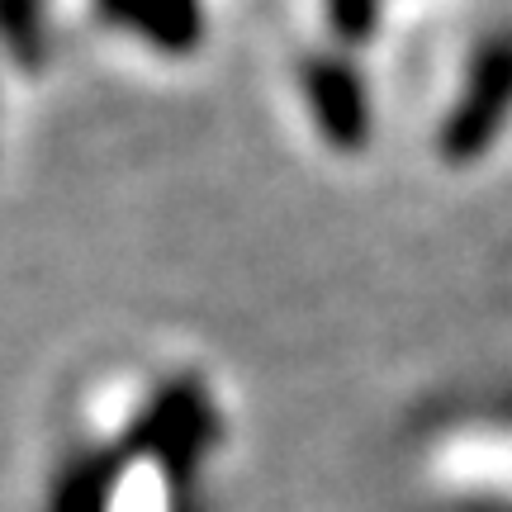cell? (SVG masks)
Here are the masks:
<instances>
[{
  "mask_svg": "<svg viewBox=\"0 0 512 512\" xmlns=\"http://www.w3.org/2000/svg\"><path fill=\"white\" fill-rule=\"evenodd\" d=\"M332 19L347 38L370 34V19H375V0H332Z\"/></svg>",
  "mask_w": 512,
  "mask_h": 512,
  "instance_id": "obj_5",
  "label": "cell"
},
{
  "mask_svg": "<svg viewBox=\"0 0 512 512\" xmlns=\"http://www.w3.org/2000/svg\"><path fill=\"white\" fill-rule=\"evenodd\" d=\"M309 91H313V110L323 119L332 143L356 147L366 138V95L351 67L337 62H313L309 67Z\"/></svg>",
  "mask_w": 512,
  "mask_h": 512,
  "instance_id": "obj_2",
  "label": "cell"
},
{
  "mask_svg": "<svg viewBox=\"0 0 512 512\" xmlns=\"http://www.w3.org/2000/svg\"><path fill=\"white\" fill-rule=\"evenodd\" d=\"M100 10L114 24L143 29L162 48H185V43H195V34H200L195 0H100Z\"/></svg>",
  "mask_w": 512,
  "mask_h": 512,
  "instance_id": "obj_3",
  "label": "cell"
},
{
  "mask_svg": "<svg viewBox=\"0 0 512 512\" xmlns=\"http://www.w3.org/2000/svg\"><path fill=\"white\" fill-rule=\"evenodd\" d=\"M0 34L10 43V53L34 67L43 62V24H38V0H0Z\"/></svg>",
  "mask_w": 512,
  "mask_h": 512,
  "instance_id": "obj_4",
  "label": "cell"
},
{
  "mask_svg": "<svg viewBox=\"0 0 512 512\" xmlns=\"http://www.w3.org/2000/svg\"><path fill=\"white\" fill-rule=\"evenodd\" d=\"M508 110H512V34H498L479 48L465 100L446 119V133H441L446 157H475V152H484L489 138L503 128Z\"/></svg>",
  "mask_w": 512,
  "mask_h": 512,
  "instance_id": "obj_1",
  "label": "cell"
}]
</instances>
